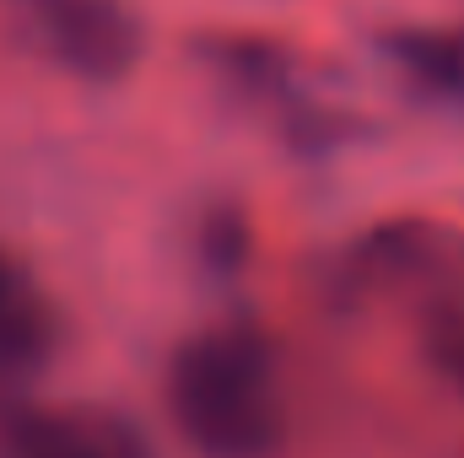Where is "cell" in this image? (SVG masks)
<instances>
[{
    "instance_id": "obj_1",
    "label": "cell",
    "mask_w": 464,
    "mask_h": 458,
    "mask_svg": "<svg viewBox=\"0 0 464 458\" xmlns=\"http://www.w3.org/2000/svg\"><path fill=\"white\" fill-rule=\"evenodd\" d=\"M162 405L206 458H265L281 443V350L254 319H217L168 356Z\"/></svg>"
},
{
    "instance_id": "obj_2",
    "label": "cell",
    "mask_w": 464,
    "mask_h": 458,
    "mask_svg": "<svg viewBox=\"0 0 464 458\" xmlns=\"http://www.w3.org/2000/svg\"><path fill=\"white\" fill-rule=\"evenodd\" d=\"M189 54L200 60V71L211 81H222L243 109L265 119L281 146H292L297 157H330L335 146H351L367 135V124L319 98V87L308 81V60L303 49H292L276 33H254V27H206L189 38Z\"/></svg>"
},
{
    "instance_id": "obj_3",
    "label": "cell",
    "mask_w": 464,
    "mask_h": 458,
    "mask_svg": "<svg viewBox=\"0 0 464 458\" xmlns=\"http://www.w3.org/2000/svg\"><path fill=\"white\" fill-rule=\"evenodd\" d=\"M11 33L54 71L114 87L140 65L146 22L130 0H0Z\"/></svg>"
},
{
    "instance_id": "obj_4",
    "label": "cell",
    "mask_w": 464,
    "mask_h": 458,
    "mask_svg": "<svg viewBox=\"0 0 464 458\" xmlns=\"http://www.w3.org/2000/svg\"><path fill=\"white\" fill-rule=\"evenodd\" d=\"M5 458H151L140 426L92 399H60V405H16L0 421Z\"/></svg>"
},
{
    "instance_id": "obj_5",
    "label": "cell",
    "mask_w": 464,
    "mask_h": 458,
    "mask_svg": "<svg viewBox=\"0 0 464 458\" xmlns=\"http://www.w3.org/2000/svg\"><path fill=\"white\" fill-rule=\"evenodd\" d=\"M372 43L416 98L443 103V109H464V27L389 22L372 33Z\"/></svg>"
},
{
    "instance_id": "obj_6",
    "label": "cell",
    "mask_w": 464,
    "mask_h": 458,
    "mask_svg": "<svg viewBox=\"0 0 464 458\" xmlns=\"http://www.w3.org/2000/svg\"><path fill=\"white\" fill-rule=\"evenodd\" d=\"M54 350V313L44 297H33L27 286L0 308V383H22L27 372H38Z\"/></svg>"
},
{
    "instance_id": "obj_7",
    "label": "cell",
    "mask_w": 464,
    "mask_h": 458,
    "mask_svg": "<svg viewBox=\"0 0 464 458\" xmlns=\"http://www.w3.org/2000/svg\"><path fill=\"white\" fill-rule=\"evenodd\" d=\"M248 243H254V232H248V211L237 200H211L195 216V259L206 275H222V281L237 275L248 264Z\"/></svg>"
},
{
    "instance_id": "obj_8",
    "label": "cell",
    "mask_w": 464,
    "mask_h": 458,
    "mask_svg": "<svg viewBox=\"0 0 464 458\" xmlns=\"http://www.w3.org/2000/svg\"><path fill=\"white\" fill-rule=\"evenodd\" d=\"M16 291H22V275H16V264H11V259L0 253V308H5V302H11Z\"/></svg>"
}]
</instances>
